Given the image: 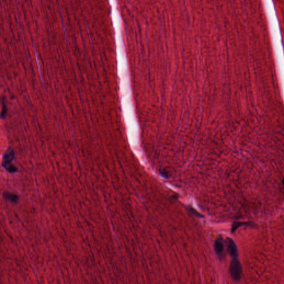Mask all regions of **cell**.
<instances>
[{
	"mask_svg": "<svg viewBox=\"0 0 284 284\" xmlns=\"http://www.w3.org/2000/svg\"><path fill=\"white\" fill-rule=\"evenodd\" d=\"M215 250L217 255L220 258H222L224 255V245L221 238L217 239L215 243Z\"/></svg>",
	"mask_w": 284,
	"mask_h": 284,
	"instance_id": "obj_4",
	"label": "cell"
},
{
	"mask_svg": "<svg viewBox=\"0 0 284 284\" xmlns=\"http://www.w3.org/2000/svg\"><path fill=\"white\" fill-rule=\"evenodd\" d=\"M191 210H192V213H194V214L196 215L197 216H199H199H201V215H199L198 213H197V212H195L194 210L193 209H192Z\"/></svg>",
	"mask_w": 284,
	"mask_h": 284,
	"instance_id": "obj_7",
	"label": "cell"
},
{
	"mask_svg": "<svg viewBox=\"0 0 284 284\" xmlns=\"http://www.w3.org/2000/svg\"><path fill=\"white\" fill-rule=\"evenodd\" d=\"M229 270L231 277L234 280H240L242 274V268L241 266L240 263L236 258L233 259V260L231 261Z\"/></svg>",
	"mask_w": 284,
	"mask_h": 284,
	"instance_id": "obj_2",
	"label": "cell"
},
{
	"mask_svg": "<svg viewBox=\"0 0 284 284\" xmlns=\"http://www.w3.org/2000/svg\"><path fill=\"white\" fill-rule=\"evenodd\" d=\"M226 248L227 250L229 253L230 256L235 259L237 258L238 253V249L236 247V244L234 243L231 239L227 238L226 241Z\"/></svg>",
	"mask_w": 284,
	"mask_h": 284,
	"instance_id": "obj_3",
	"label": "cell"
},
{
	"mask_svg": "<svg viewBox=\"0 0 284 284\" xmlns=\"http://www.w3.org/2000/svg\"><path fill=\"white\" fill-rule=\"evenodd\" d=\"M4 199L10 201L11 202H17L18 200V197L14 194L11 193H4L3 194Z\"/></svg>",
	"mask_w": 284,
	"mask_h": 284,
	"instance_id": "obj_5",
	"label": "cell"
},
{
	"mask_svg": "<svg viewBox=\"0 0 284 284\" xmlns=\"http://www.w3.org/2000/svg\"><path fill=\"white\" fill-rule=\"evenodd\" d=\"M283 185H284V179H283Z\"/></svg>",
	"mask_w": 284,
	"mask_h": 284,
	"instance_id": "obj_8",
	"label": "cell"
},
{
	"mask_svg": "<svg viewBox=\"0 0 284 284\" xmlns=\"http://www.w3.org/2000/svg\"><path fill=\"white\" fill-rule=\"evenodd\" d=\"M1 108H2V110H1V118H3V117H5V115L6 114V112H7V108H6V104H5V101L3 99L2 100V107H1Z\"/></svg>",
	"mask_w": 284,
	"mask_h": 284,
	"instance_id": "obj_6",
	"label": "cell"
},
{
	"mask_svg": "<svg viewBox=\"0 0 284 284\" xmlns=\"http://www.w3.org/2000/svg\"><path fill=\"white\" fill-rule=\"evenodd\" d=\"M15 158V152L12 148H8L3 157L2 166L10 173H15L17 171V168L12 165V162Z\"/></svg>",
	"mask_w": 284,
	"mask_h": 284,
	"instance_id": "obj_1",
	"label": "cell"
}]
</instances>
